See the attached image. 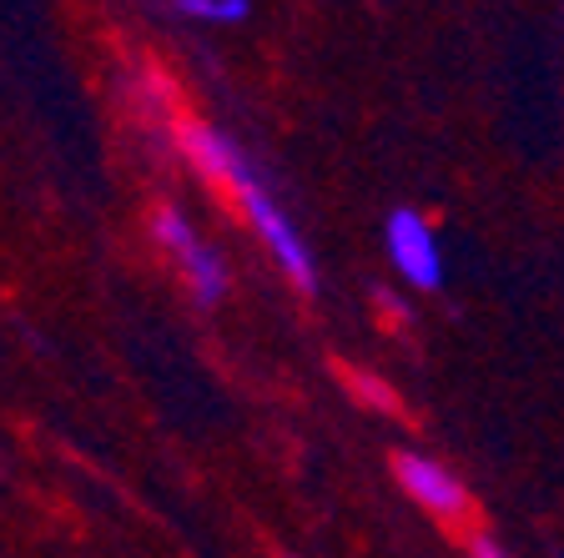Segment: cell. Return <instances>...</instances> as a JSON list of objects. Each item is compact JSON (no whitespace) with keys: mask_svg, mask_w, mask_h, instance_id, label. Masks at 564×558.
I'll use <instances>...</instances> for the list:
<instances>
[{"mask_svg":"<svg viewBox=\"0 0 564 558\" xmlns=\"http://www.w3.org/2000/svg\"><path fill=\"white\" fill-rule=\"evenodd\" d=\"M176 141H182V152L192 156V166H197L202 176H212L217 186L232 192L237 207L252 221V232L268 242V252L278 256V267L297 282V292H313L317 287L313 252H307V242L297 237L293 221H288V211L272 201V192L258 182V172H252V162L242 156V146H237L227 131L207 127V121H187V127L176 131Z\"/></svg>","mask_w":564,"mask_h":558,"instance_id":"cell-1","label":"cell"},{"mask_svg":"<svg viewBox=\"0 0 564 558\" xmlns=\"http://www.w3.org/2000/svg\"><path fill=\"white\" fill-rule=\"evenodd\" d=\"M152 237L162 242V252L172 256L176 267H182V277L192 282V297L197 303H223L227 297V262L217 252H212L207 242L197 237V227H192L187 217L176 207H162L152 217Z\"/></svg>","mask_w":564,"mask_h":558,"instance_id":"cell-2","label":"cell"},{"mask_svg":"<svg viewBox=\"0 0 564 558\" xmlns=\"http://www.w3.org/2000/svg\"><path fill=\"white\" fill-rule=\"evenodd\" d=\"M388 256H393V267L403 272L409 287H419V292L444 287V252H438V237L413 207H399L388 217Z\"/></svg>","mask_w":564,"mask_h":558,"instance_id":"cell-3","label":"cell"},{"mask_svg":"<svg viewBox=\"0 0 564 558\" xmlns=\"http://www.w3.org/2000/svg\"><path fill=\"white\" fill-rule=\"evenodd\" d=\"M393 478H399L403 493H409L423 513H434L438 524H464V518H469V508H474L469 489H464L444 463H434V458L399 453L393 458Z\"/></svg>","mask_w":564,"mask_h":558,"instance_id":"cell-4","label":"cell"},{"mask_svg":"<svg viewBox=\"0 0 564 558\" xmlns=\"http://www.w3.org/2000/svg\"><path fill=\"white\" fill-rule=\"evenodd\" d=\"M172 11L192 15V21L232 25V21H247V0H172Z\"/></svg>","mask_w":564,"mask_h":558,"instance_id":"cell-5","label":"cell"},{"mask_svg":"<svg viewBox=\"0 0 564 558\" xmlns=\"http://www.w3.org/2000/svg\"><path fill=\"white\" fill-rule=\"evenodd\" d=\"M348 387H352V397H364V403H373L378 413H393L399 407V397L388 393L378 378H368V372H348Z\"/></svg>","mask_w":564,"mask_h":558,"instance_id":"cell-6","label":"cell"},{"mask_svg":"<svg viewBox=\"0 0 564 558\" xmlns=\"http://www.w3.org/2000/svg\"><path fill=\"white\" fill-rule=\"evenodd\" d=\"M469 554H479V558H499V544H494V538H474Z\"/></svg>","mask_w":564,"mask_h":558,"instance_id":"cell-7","label":"cell"}]
</instances>
